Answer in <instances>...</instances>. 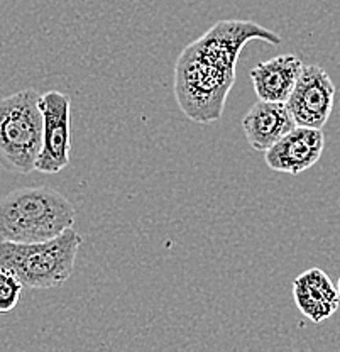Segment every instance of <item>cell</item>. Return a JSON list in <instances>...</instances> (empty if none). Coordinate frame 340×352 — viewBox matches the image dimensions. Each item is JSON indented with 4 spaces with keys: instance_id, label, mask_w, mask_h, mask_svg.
<instances>
[{
    "instance_id": "12",
    "label": "cell",
    "mask_w": 340,
    "mask_h": 352,
    "mask_svg": "<svg viewBox=\"0 0 340 352\" xmlns=\"http://www.w3.org/2000/svg\"><path fill=\"white\" fill-rule=\"evenodd\" d=\"M337 292H339V298H340V280H339V285H337Z\"/></svg>"
},
{
    "instance_id": "7",
    "label": "cell",
    "mask_w": 340,
    "mask_h": 352,
    "mask_svg": "<svg viewBox=\"0 0 340 352\" xmlns=\"http://www.w3.org/2000/svg\"><path fill=\"white\" fill-rule=\"evenodd\" d=\"M325 135L321 129L295 126L293 129L264 151V163L277 173L299 175L312 168L321 157Z\"/></svg>"
},
{
    "instance_id": "10",
    "label": "cell",
    "mask_w": 340,
    "mask_h": 352,
    "mask_svg": "<svg viewBox=\"0 0 340 352\" xmlns=\"http://www.w3.org/2000/svg\"><path fill=\"white\" fill-rule=\"evenodd\" d=\"M296 54H280L251 69L252 87L259 100L286 102L303 69Z\"/></svg>"
},
{
    "instance_id": "3",
    "label": "cell",
    "mask_w": 340,
    "mask_h": 352,
    "mask_svg": "<svg viewBox=\"0 0 340 352\" xmlns=\"http://www.w3.org/2000/svg\"><path fill=\"white\" fill-rule=\"evenodd\" d=\"M83 237L73 227L43 242L0 241V270L24 288H58L71 278Z\"/></svg>"
},
{
    "instance_id": "11",
    "label": "cell",
    "mask_w": 340,
    "mask_h": 352,
    "mask_svg": "<svg viewBox=\"0 0 340 352\" xmlns=\"http://www.w3.org/2000/svg\"><path fill=\"white\" fill-rule=\"evenodd\" d=\"M24 286L19 283L17 278L7 271L0 270V314L14 310V307L19 303L21 293Z\"/></svg>"
},
{
    "instance_id": "4",
    "label": "cell",
    "mask_w": 340,
    "mask_h": 352,
    "mask_svg": "<svg viewBox=\"0 0 340 352\" xmlns=\"http://www.w3.org/2000/svg\"><path fill=\"white\" fill-rule=\"evenodd\" d=\"M41 94L34 88L0 98V168L17 175L36 170L43 146Z\"/></svg>"
},
{
    "instance_id": "1",
    "label": "cell",
    "mask_w": 340,
    "mask_h": 352,
    "mask_svg": "<svg viewBox=\"0 0 340 352\" xmlns=\"http://www.w3.org/2000/svg\"><path fill=\"white\" fill-rule=\"evenodd\" d=\"M249 41L280 46L281 36L252 21L224 19L190 43L174 65V98L181 112L196 124L222 119L236 82L237 61Z\"/></svg>"
},
{
    "instance_id": "6",
    "label": "cell",
    "mask_w": 340,
    "mask_h": 352,
    "mask_svg": "<svg viewBox=\"0 0 340 352\" xmlns=\"http://www.w3.org/2000/svg\"><path fill=\"white\" fill-rule=\"evenodd\" d=\"M335 102V85L321 66H303L286 100L296 126L321 129L330 119Z\"/></svg>"
},
{
    "instance_id": "2",
    "label": "cell",
    "mask_w": 340,
    "mask_h": 352,
    "mask_svg": "<svg viewBox=\"0 0 340 352\" xmlns=\"http://www.w3.org/2000/svg\"><path fill=\"white\" fill-rule=\"evenodd\" d=\"M76 210L51 186H25L0 198V241L43 242L73 227Z\"/></svg>"
},
{
    "instance_id": "8",
    "label": "cell",
    "mask_w": 340,
    "mask_h": 352,
    "mask_svg": "<svg viewBox=\"0 0 340 352\" xmlns=\"http://www.w3.org/2000/svg\"><path fill=\"white\" fill-rule=\"evenodd\" d=\"M296 126L286 102L258 100L242 119V131L254 151L264 153Z\"/></svg>"
},
{
    "instance_id": "5",
    "label": "cell",
    "mask_w": 340,
    "mask_h": 352,
    "mask_svg": "<svg viewBox=\"0 0 340 352\" xmlns=\"http://www.w3.org/2000/svg\"><path fill=\"white\" fill-rule=\"evenodd\" d=\"M43 112V146L36 161V171L56 175L69 163L71 151V100L58 90L46 91L39 98Z\"/></svg>"
},
{
    "instance_id": "9",
    "label": "cell",
    "mask_w": 340,
    "mask_h": 352,
    "mask_svg": "<svg viewBox=\"0 0 340 352\" xmlns=\"http://www.w3.org/2000/svg\"><path fill=\"white\" fill-rule=\"evenodd\" d=\"M293 300L298 310L313 324L330 318L339 308L337 286L320 267H312L293 281Z\"/></svg>"
}]
</instances>
